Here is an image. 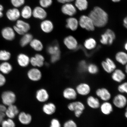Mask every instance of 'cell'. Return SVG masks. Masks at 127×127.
Returning a JSON list of instances; mask_svg holds the SVG:
<instances>
[{
    "label": "cell",
    "mask_w": 127,
    "mask_h": 127,
    "mask_svg": "<svg viewBox=\"0 0 127 127\" xmlns=\"http://www.w3.org/2000/svg\"><path fill=\"white\" fill-rule=\"evenodd\" d=\"M18 107L13 104L7 106L5 112L6 116L8 118L13 119L19 113Z\"/></svg>",
    "instance_id": "cell-11"
},
{
    "label": "cell",
    "mask_w": 127,
    "mask_h": 127,
    "mask_svg": "<svg viewBox=\"0 0 127 127\" xmlns=\"http://www.w3.org/2000/svg\"><path fill=\"white\" fill-rule=\"evenodd\" d=\"M30 59L28 55L20 54L17 58V61L19 65L22 67H26L30 63Z\"/></svg>",
    "instance_id": "cell-25"
},
{
    "label": "cell",
    "mask_w": 127,
    "mask_h": 127,
    "mask_svg": "<svg viewBox=\"0 0 127 127\" xmlns=\"http://www.w3.org/2000/svg\"><path fill=\"white\" fill-rule=\"evenodd\" d=\"M99 107L101 112L105 115H109L113 111L112 104L108 101H104L100 105Z\"/></svg>",
    "instance_id": "cell-24"
},
{
    "label": "cell",
    "mask_w": 127,
    "mask_h": 127,
    "mask_svg": "<svg viewBox=\"0 0 127 127\" xmlns=\"http://www.w3.org/2000/svg\"><path fill=\"white\" fill-rule=\"evenodd\" d=\"M67 107L70 111H74L81 110L84 111L85 109V106L83 103L80 101H76L69 103Z\"/></svg>",
    "instance_id": "cell-22"
},
{
    "label": "cell",
    "mask_w": 127,
    "mask_h": 127,
    "mask_svg": "<svg viewBox=\"0 0 127 127\" xmlns=\"http://www.w3.org/2000/svg\"><path fill=\"white\" fill-rule=\"evenodd\" d=\"M66 27L72 31H75L77 29L78 22L77 19L74 17H70L66 20Z\"/></svg>",
    "instance_id": "cell-28"
},
{
    "label": "cell",
    "mask_w": 127,
    "mask_h": 127,
    "mask_svg": "<svg viewBox=\"0 0 127 127\" xmlns=\"http://www.w3.org/2000/svg\"><path fill=\"white\" fill-rule=\"evenodd\" d=\"M62 12L64 15L72 16L77 12L76 8L72 4L67 3L64 5L62 7Z\"/></svg>",
    "instance_id": "cell-20"
},
{
    "label": "cell",
    "mask_w": 127,
    "mask_h": 127,
    "mask_svg": "<svg viewBox=\"0 0 127 127\" xmlns=\"http://www.w3.org/2000/svg\"><path fill=\"white\" fill-rule=\"evenodd\" d=\"M106 62L113 70L115 69L116 65L112 60L109 58H107L106 59Z\"/></svg>",
    "instance_id": "cell-48"
},
{
    "label": "cell",
    "mask_w": 127,
    "mask_h": 127,
    "mask_svg": "<svg viewBox=\"0 0 127 127\" xmlns=\"http://www.w3.org/2000/svg\"><path fill=\"white\" fill-rule=\"evenodd\" d=\"M30 29L29 24L22 20H17L15 25L13 27L14 31L20 35H23L27 32Z\"/></svg>",
    "instance_id": "cell-3"
},
{
    "label": "cell",
    "mask_w": 127,
    "mask_h": 127,
    "mask_svg": "<svg viewBox=\"0 0 127 127\" xmlns=\"http://www.w3.org/2000/svg\"><path fill=\"white\" fill-rule=\"evenodd\" d=\"M12 70V66L7 61L4 62L0 64V71L3 74H9Z\"/></svg>",
    "instance_id": "cell-29"
},
{
    "label": "cell",
    "mask_w": 127,
    "mask_h": 127,
    "mask_svg": "<svg viewBox=\"0 0 127 127\" xmlns=\"http://www.w3.org/2000/svg\"><path fill=\"white\" fill-rule=\"evenodd\" d=\"M52 0H39V3L41 7L43 8L48 7L52 4Z\"/></svg>",
    "instance_id": "cell-40"
},
{
    "label": "cell",
    "mask_w": 127,
    "mask_h": 127,
    "mask_svg": "<svg viewBox=\"0 0 127 127\" xmlns=\"http://www.w3.org/2000/svg\"><path fill=\"white\" fill-rule=\"evenodd\" d=\"M6 15L9 20L14 21L18 20L20 16L21 13L19 9L15 8L8 10L6 12Z\"/></svg>",
    "instance_id": "cell-19"
},
{
    "label": "cell",
    "mask_w": 127,
    "mask_h": 127,
    "mask_svg": "<svg viewBox=\"0 0 127 127\" xmlns=\"http://www.w3.org/2000/svg\"><path fill=\"white\" fill-rule=\"evenodd\" d=\"M6 82V77L3 74L0 73V87L4 86L5 85Z\"/></svg>",
    "instance_id": "cell-47"
},
{
    "label": "cell",
    "mask_w": 127,
    "mask_h": 127,
    "mask_svg": "<svg viewBox=\"0 0 127 127\" xmlns=\"http://www.w3.org/2000/svg\"><path fill=\"white\" fill-rule=\"evenodd\" d=\"M123 25L126 28H127V17H126L123 20Z\"/></svg>",
    "instance_id": "cell-51"
},
{
    "label": "cell",
    "mask_w": 127,
    "mask_h": 127,
    "mask_svg": "<svg viewBox=\"0 0 127 127\" xmlns=\"http://www.w3.org/2000/svg\"><path fill=\"white\" fill-rule=\"evenodd\" d=\"M78 66L79 70L82 72L85 71L87 70L88 66L86 62L84 60L80 61L79 63Z\"/></svg>",
    "instance_id": "cell-43"
},
{
    "label": "cell",
    "mask_w": 127,
    "mask_h": 127,
    "mask_svg": "<svg viewBox=\"0 0 127 127\" xmlns=\"http://www.w3.org/2000/svg\"><path fill=\"white\" fill-rule=\"evenodd\" d=\"M57 107L55 104L52 102H49L44 104L43 106V112L46 115H51L55 113Z\"/></svg>",
    "instance_id": "cell-21"
},
{
    "label": "cell",
    "mask_w": 127,
    "mask_h": 127,
    "mask_svg": "<svg viewBox=\"0 0 127 127\" xmlns=\"http://www.w3.org/2000/svg\"><path fill=\"white\" fill-rule=\"evenodd\" d=\"M75 5L79 10L83 11L87 9L88 3L87 0H76Z\"/></svg>",
    "instance_id": "cell-34"
},
{
    "label": "cell",
    "mask_w": 127,
    "mask_h": 127,
    "mask_svg": "<svg viewBox=\"0 0 127 127\" xmlns=\"http://www.w3.org/2000/svg\"><path fill=\"white\" fill-rule=\"evenodd\" d=\"M50 127H61V125L59 120L53 118L51 121Z\"/></svg>",
    "instance_id": "cell-46"
},
{
    "label": "cell",
    "mask_w": 127,
    "mask_h": 127,
    "mask_svg": "<svg viewBox=\"0 0 127 127\" xmlns=\"http://www.w3.org/2000/svg\"><path fill=\"white\" fill-rule=\"evenodd\" d=\"M28 77L30 80L33 82H37L41 80L42 78V73L38 69L32 68L29 70Z\"/></svg>",
    "instance_id": "cell-9"
},
{
    "label": "cell",
    "mask_w": 127,
    "mask_h": 127,
    "mask_svg": "<svg viewBox=\"0 0 127 127\" xmlns=\"http://www.w3.org/2000/svg\"><path fill=\"white\" fill-rule=\"evenodd\" d=\"M64 42L66 47L70 50H75L78 47L77 42L73 36H69L65 38Z\"/></svg>",
    "instance_id": "cell-14"
},
{
    "label": "cell",
    "mask_w": 127,
    "mask_h": 127,
    "mask_svg": "<svg viewBox=\"0 0 127 127\" xmlns=\"http://www.w3.org/2000/svg\"><path fill=\"white\" fill-rule=\"evenodd\" d=\"M30 44L31 47L36 51H41L43 49V46L42 42L38 39H33Z\"/></svg>",
    "instance_id": "cell-30"
},
{
    "label": "cell",
    "mask_w": 127,
    "mask_h": 127,
    "mask_svg": "<svg viewBox=\"0 0 127 127\" xmlns=\"http://www.w3.org/2000/svg\"><path fill=\"white\" fill-rule=\"evenodd\" d=\"M116 60L119 63L123 65L126 64L127 61V55L125 52H118L116 55Z\"/></svg>",
    "instance_id": "cell-33"
},
{
    "label": "cell",
    "mask_w": 127,
    "mask_h": 127,
    "mask_svg": "<svg viewBox=\"0 0 127 127\" xmlns=\"http://www.w3.org/2000/svg\"><path fill=\"white\" fill-rule=\"evenodd\" d=\"M21 15L24 19H28L31 18L32 15V11L29 6H25L22 9Z\"/></svg>",
    "instance_id": "cell-31"
},
{
    "label": "cell",
    "mask_w": 127,
    "mask_h": 127,
    "mask_svg": "<svg viewBox=\"0 0 127 127\" xmlns=\"http://www.w3.org/2000/svg\"><path fill=\"white\" fill-rule=\"evenodd\" d=\"M87 103L89 107L93 109H97L100 106V103L99 99L92 96L87 98Z\"/></svg>",
    "instance_id": "cell-26"
},
{
    "label": "cell",
    "mask_w": 127,
    "mask_h": 127,
    "mask_svg": "<svg viewBox=\"0 0 127 127\" xmlns=\"http://www.w3.org/2000/svg\"><path fill=\"white\" fill-rule=\"evenodd\" d=\"M63 127H77V126L74 120H70L65 122L64 124Z\"/></svg>",
    "instance_id": "cell-45"
},
{
    "label": "cell",
    "mask_w": 127,
    "mask_h": 127,
    "mask_svg": "<svg viewBox=\"0 0 127 127\" xmlns=\"http://www.w3.org/2000/svg\"><path fill=\"white\" fill-rule=\"evenodd\" d=\"M1 127H16V124L13 119L8 118L3 121L1 124Z\"/></svg>",
    "instance_id": "cell-37"
},
{
    "label": "cell",
    "mask_w": 127,
    "mask_h": 127,
    "mask_svg": "<svg viewBox=\"0 0 127 127\" xmlns=\"http://www.w3.org/2000/svg\"><path fill=\"white\" fill-rule=\"evenodd\" d=\"M115 38V34L113 31L110 29L106 30L104 34L101 35L100 40L101 43L104 45H111Z\"/></svg>",
    "instance_id": "cell-6"
},
{
    "label": "cell",
    "mask_w": 127,
    "mask_h": 127,
    "mask_svg": "<svg viewBox=\"0 0 127 127\" xmlns=\"http://www.w3.org/2000/svg\"><path fill=\"white\" fill-rule=\"evenodd\" d=\"M4 10V7L1 4H0V11H3Z\"/></svg>",
    "instance_id": "cell-52"
},
{
    "label": "cell",
    "mask_w": 127,
    "mask_h": 127,
    "mask_svg": "<svg viewBox=\"0 0 127 127\" xmlns=\"http://www.w3.org/2000/svg\"><path fill=\"white\" fill-rule=\"evenodd\" d=\"M36 98L40 102H46L49 99V94L45 89L41 88L38 90L36 93Z\"/></svg>",
    "instance_id": "cell-10"
},
{
    "label": "cell",
    "mask_w": 127,
    "mask_h": 127,
    "mask_svg": "<svg viewBox=\"0 0 127 127\" xmlns=\"http://www.w3.org/2000/svg\"><path fill=\"white\" fill-rule=\"evenodd\" d=\"M7 107L3 104H0V125L6 117L5 112Z\"/></svg>",
    "instance_id": "cell-38"
},
{
    "label": "cell",
    "mask_w": 127,
    "mask_h": 127,
    "mask_svg": "<svg viewBox=\"0 0 127 127\" xmlns=\"http://www.w3.org/2000/svg\"><path fill=\"white\" fill-rule=\"evenodd\" d=\"M40 28L42 31L46 33H49L53 31L54 25L52 22L49 20H44L41 23Z\"/></svg>",
    "instance_id": "cell-23"
},
{
    "label": "cell",
    "mask_w": 127,
    "mask_h": 127,
    "mask_svg": "<svg viewBox=\"0 0 127 127\" xmlns=\"http://www.w3.org/2000/svg\"><path fill=\"white\" fill-rule=\"evenodd\" d=\"M83 111L78 110L74 111V114L75 116L77 118L80 117L83 113Z\"/></svg>",
    "instance_id": "cell-49"
},
{
    "label": "cell",
    "mask_w": 127,
    "mask_h": 127,
    "mask_svg": "<svg viewBox=\"0 0 127 127\" xmlns=\"http://www.w3.org/2000/svg\"><path fill=\"white\" fill-rule=\"evenodd\" d=\"M118 90L121 93H127V82H124L119 85L118 87Z\"/></svg>",
    "instance_id": "cell-42"
},
{
    "label": "cell",
    "mask_w": 127,
    "mask_h": 127,
    "mask_svg": "<svg viewBox=\"0 0 127 127\" xmlns=\"http://www.w3.org/2000/svg\"><path fill=\"white\" fill-rule=\"evenodd\" d=\"M87 70L90 74H95L97 73L99 71V69L96 65L91 64L87 66Z\"/></svg>",
    "instance_id": "cell-39"
},
{
    "label": "cell",
    "mask_w": 127,
    "mask_h": 127,
    "mask_svg": "<svg viewBox=\"0 0 127 127\" xmlns=\"http://www.w3.org/2000/svg\"><path fill=\"white\" fill-rule=\"evenodd\" d=\"M96 42L93 38H90L86 40L84 43L85 47L88 50H91L94 49L96 46Z\"/></svg>",
    "instance_id": "cell-35"
},
{
    "label": "cell",
    "mask_w": 127,
    "mask_h": 127,
    "mask_svg": "<svg viewBox=\"0 0 127 127\" xmlns=\"http://www.w3.org/2000/svg\"><path fill=\"white\" fill-rule=\"evenodd\" d=\"M3 13L2 11H0V18H1L3 17Z\"/></svg>",
    "instance_id": "cell-53"
},
{
    "label": "cell",
    "mask_w": 127,
    "mask_h": 127,
    "mask_svg": "<svg viewBox=\"0 0 127 127\" xmlns=\"http://www.w3.org/2000/svg\"><path fill=\"white\" fill-rule=\"evenodd\" d=\"M47 52L51 56V61L54 63L59 60L61 56L59 46L57 44L49 46L47 48Z\"/></svg>",
    "instance_id": "cell-4"
},
{
    "label": "cell",
    "mask_w": 127,
    "mask_h": 127,
    "mask_svg": "<svg viewBox=\"0 0 127 127\" xmlns=\"http://www.w3.org/2000/svg\"><path fill=\"white\" fill-rule=\"evenodd\" d=\"M11 54L8 51L5 50H0V60L6 62L10 59Z\"/></svg>",
    "instance_id": "cell-36"
},
{
    "label": "cell",
    "mask_w": 127,
    "mask_h": 127,
    "mask_svg": "<svg viewBox=\"0 0 127 127\" xmlns=\"http://www.w3.org/2000/svg\"><path fill=\"white\" fill-rule=\"evenodd\" d=\"M101 65L103 69L106 72L110 73L114 71L106 61L102 62Z\"/></svg>",
    "instance_id": "cell-44"
},
{
    "label": "cell",
    "mask_w": 127,
    "mask_h": 127,
    "mask_svg": "<svg viewBox=\"0 0 127 127\" xmlns=\"http://www.w3.org/2000/svg\"><path fill=\"white\" fill-rule=\"evenodd\" d=\"M19 121L22 125H28L32 121V117L31 114L24 112H20L18 115Z\"/></svg>",
    "instance_id": "cell-15"
},
{
    "label": "cell",
    "mask_w": 127,
    "mask_h": 127,
    "mask_svg": "<svg viewBox=\"0 0 127 127\" xmlns=\"http://www.w3.org/2000/svg\"><path fill=\"white\" fill-rule=\"evenodd\" d=\"M89 17L93 21L95 26L101 28L105 26L107 23L108 14L99 7H95L90 12Z\"/></svg>",
    "instance_id": "cell-1"
},
{
    "label": "cell",
    "mask_w": 127,
    "mask_h": 127,
    "mask_svg": "<svg viewBox=\"0 0 127 127\" xmlns=\"http://www.w3.org/2000/svg\"><path fill=\"white\" fill-rule=\"evenodd\" d=\"M96 94L97 96L104 101H108L111 97L110 92L107 89L104 88L98 89L96 92Z\"/></svg>",
    "instance_id": "cell-13"
},
{
    "label": "cell",
    "mask_w": 127,
    "mask_h": 127,
    "mask_svg": "<svg viewBox=\"0 0 127 127\" xmlns=\"http://www.w3.org/2000/svg\"><path fill=\"white\" fill-rule=\"evenodd\" d=\"M33 36L29 33H25L23 35V37L20 40V44L22 47H25L32 40Z\"/></svg>",
    "instance_id": "cell-32"
},
{
    "label": "cell",
    "mask_w": 127,
    "mask_h": 127,
    "mask_svg": "<svg viewBox=\"0 0 127 127\" xmlns=\"http://www.w3.org/2000/svg\"><path fill=\"white\" fill-rule=\"evenodd\" d=\"M44 61V57L40 54H36L30 59V63L34 67H42L43 65Z\"/></svg>",
    "instance_id": "cell-17"
},
{
    "label": "cell",
    "mask_w": 127,
    "mask_h": 127,
    "mask_svg": "<svg viewBox=\"0 0 127 127\" xmlns=\"http://www.w3.org/2000/svg\"><path fill=\"white\" fill-rule=\"evenodd\" d=\"M74 0H57L59 2L61 3L65 4L66 3H69L74 1Z\"/></svg>",
    "instance_id": "cell-50"
},
{
    "label": "cell",
    "mask_w": 127,
    "mask_h": 127,
    "mask_svg": "<svg viewBox=\"0 0 127 127\" xmlns=\"http://www.w3.org/2000/svg\"><path fill=\"white\" fill-rule=\"evenodd\" d=\"M34 18L41 20H44L47 17V14L44 8L36 7L32 11V15Z\"/></svg>",
    "instance_id": "cell-18"
},
{
    "label": "cell",
    "mask_w": 127,
    "mask_h": 127,
    "mask_svg": "<svg viewBox=\"0 0 127 127\" xmlns=\"http://www.w3.org/2000/svg\"><path fill=\"white\" fill-rule=\"evenodd\" d=\"M3 104L6 107L15 104L16 101L17 96L14 92L11 90H7L3 92L1 95Z\"/></svg>",
    "instance_id": "cell-2"
},
{
    "label": "cell",
    "mask_w": 127,
    "mask_h": 127,
    "mask_svg": "<svg viewBox=\"0 0 127 127\" xmlns=\"http://www.w3.org/2000/svg\"><path fill=\"white\" fill-rule=\"evenodd\" d=\"M125 117H126V118L127 117V110H126V112H125Z\"/></svg>",
    "instance_id": "cell-56"
},
{
    "label": "cell",
    "mask_w": 127,
    "mask_h": 127,
    "mask_svg": "<svg viewBox=\"0 0 127 127\" xmlns=\"http://www.w3.org/2000/svg\"><path fill=\"white\" fill-rule=\"evenodd\" d=\"M79 24L82 28L85 29L87 31H93L95 30V25L89 16H81L79 19Z\"/></svg>",
    "instance_id": "cell-5"
},
{
    "label": "cell",
    "mask_w": 127,
    "mask_h": 127,
    "mask_svg": "<svg viewBox=\"0 0 127 127\" xmlns=\"http://www.w3.org/2000/svg\"><path fill=\"white\" fill-rule=\"evenodd\" d=\"M77 94L82 96H85L88 95L91 92L90 86L86 83H81L76 87L75 90Z\"/></svg>",
    "instance_id": "cell-12"
},
{
    "label": "cell",
    "mask_w": 127,
    "mask_h": 127,
    "mask_svg": "<svg viewBox=\"0 0 127 127\" xmlns=\"http://www.w3.org/2000/svg\"><path fill=\"white\" fill-rule=\"evenodd\" d=\"M1 36L6 40L11 41L15 38V32L13 29L10 27H6L3 29L1 32Z\"/></svg>",
    "instance_id": "cell-8"
},
{
    "label": "cell",
    "mask_w": 127,
    "mask_h": 127,
    "mask_svg": "<svg viewBox=\"0 0 127 127\" xmlns=\"http://www.w3.org/2000/svg\"><path fill=\"white\" fill-rule=\"evenodd\" d=\"M127 43H126V44H125V49H126V50H127Z\"/></svg>",
    "instance_id": "cell-55"
},
{
    "label": "cell",
    "mask_w": 127,
    "mask_h": 127,
    "mask_svg": "<svg viewBox=\"0 0 127 127\" xmlns=\"http://www.w3.org/2000/svg\"><path fill=\"white\" fill-rule=\"evenodd\" d=\"M113 80L117 82H121L124 80L126 76L124 73L120 69L116 70L113 73L112 76Z\"/></svg>",
    "instance_id": "cell-27"
},
{
    "label": "cell",
    "mask_w": 127,
    "mask_h": 127,
    "mask_svg": "<svg viewBox=\"0 0 127 127\" xmlns=\"http://www.w3.org/2000/svg\"><path fill=\"white\" fill-rule=\"evenodd\" d=\"M12 5L15 8L19 7L25 4V0H11Z\"/></svg>",
    "instance_id": "cell-41"
},
{
    "label": "cell",
    "mask_w": 127,
    "mask_h": 127,
    "mask_svg": "<svg viewBox=\"0 0 127 127\" xmlns=\"http://www.w3.org/2000/svg\"><path fill=\"white\" fill-rule=\"evenodd\" d=\"M120 0H112L113 1L115 2H119Z\"/></svg>",
    "instance_id": "cell-54"
},
{
    "label": "cell",
    "mask_w": 127,
    "mask_h": 127,
    "mask_svg": "<svg viewBox=\"0 0 127 127\" xmlns=\"http://www.w3.org/2000/svg\"><path fill=\"white\" fill-rule=\"evenodd\" d=\"M77 93L76 90L72 87H67L64 90L63 96L65 99L69 100H74L76 99Z\"/></svg>",
    "instance_id": "cell-16"
},
{
    "label": "cell",
    "mask_w": 127,
    "mask_h": 127,
    "mask_svg": "<svg viewBox=\"0 0 127 127\" xmlns=\"http://www.w3.org/2000/svg\"><path fill=\"white\" fill-rule=\"evenodd\" d=\"M127 102L126 96L121 94L116 95L113 100V103L114 105L119 109L124 108L127 105Z\"/></svg>",
    "instance_id": "cell-7"
}]
</instances>
